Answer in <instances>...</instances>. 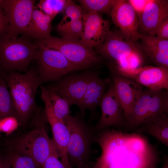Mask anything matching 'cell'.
<instances>
[{
	"label": "cell",
	"instance_id": "1",
	"mask_svg": "<svg viewBox=\"0 0 168 168\" xmlns=\"http://www.w3.org/2000/svg\"><path fill=\"white\" fill-rule=\"evenodd\" d=\"M95 52L106 61L108 68L133 69L144 65L147 57L139 44L127 39L119 30H111Z\"/></svg>",
	"mask_w": 168,
	"mask_h": 168
},
{
	"label": "cell",
	"instance_id": "2",
	"mask_svg": "<svg viewBox=\"0 0 168 168\" xmlns=\"http://www.w3.org/2000/svg\"><path fill=\"white\" fill-rule=\"evenodd\" d=\"M5 80L13 101L16 117L20 124H25L37 109L35 96L40 86L37 71L30 68L24 73L4 72Z\"/></svg>",
	"mask_w": 168,
	"mask_h": 168
},
{
	"label": "cell",
	"instance_id": "3",
	"mask_svg": "<svg viewBox=\"0 0 168 168\" xmlns=\"http://www.w3.org/2000/svg\"><path fill=\"white\" fill-rule=\"evenodd\" d=\"M65 123L69 134L67 155L70 164L75 168L88 164L92 144L97 137L95 131H98L86 123L80 112L71 115Z\"/></svg>",
	"mask_w": 168,
	"mask_h": 168
},
{
	"label": "cell",
	"instance_id": "4",
	"mask_svg": "<svg viewBox=\"0 0 168 168\" xmlns=\"http://www.w3.org/2000/svg\"><path fill=\"white\" fill-rule=\"evenodd\" d=\"M30 37L0 35V67L4 72H27L38 46Z\"/></svg>",
	"mask_w": 168,
	"mask_h": 168
},
{
	"label": "cell",
	"instance_id": "5",
	"mask_svg": "<svg viewBox=\"0 0 168 168\" xmlns=\"http://www.w3.org/2000/svg\"><path fill=\"white\" fill-rule=\"evenodd\" d=\"M34 42L60 52L81 70L96 69L102 66L105 61L93 49L85 45L80 41L68 40L51 35L48 38L35 40Z\"/></svg>",
	"mask_w": 168,
	"mask_h": 168
},
{
	"label": "cell",
	"instance_id": "6",
	"mask_svg": "<svg viewBox=\"0 0 168 168\" xmlns=\"http://www.w3.org/2000/svg\"><path fill=\"white\" fill-rule=\"evenodd\" d=\"M168 115V90L143 89L136 101L126 124L129 129L156 117Z\"/></svg>",
	"mask_w": 168,
	"mask_h": 168
},
{
	"label": "cell",
	"instance_id": "7",
	"mask_svg": "<svg viewBox=\"0 0 168 168\" xmlns=\"http://www.w3.org/2000/svg\"><path fill=\"white\" fill-rule=\"evenodd\" d=\"M11 150L29 156L43 168V164L55 146L40 120L39 127L7 143Z\"/></svg>",
	"mask_w": 168,
	"mask_h": 168
},
{
	"label": "cell",
	"instance_id": "8",
	"mask_svg": "<svg viewBox=\"0 0 168 168\" xmlns=\"http://www.w3.org/2000/svg\"><path fill=\"white\" fill-rule=\"evenodd\" d=\"M37 44L38 47L34 59L38 65L37 71L40 86L46 82H56L66 75L81 70L60 52Z\"/></svg>",
	"mask_w": 168,
	"mask_h": 168
},
{
	"label": "cell",
	"instance_id": "9",
	"mask_svg": "<svg viewBox=\"0 0 168 168\" xmlns=\"http://www.w3.org/2000/svg\"><path fill=\"white\" fill-rule=\"evenodd\" d=\"M78 71L66 75L46 87L65 99L71 106L74 105L78 107L89 83L101 73L92 69Z\"/></svg>",
	"mask_w": 168,
	"mask_h": 168
},
{
	"label": "cell",
	"instance_id": "10",
	"mask_svg": "<svg viewBox=\"0 0 168 168\" xmlns=\"http://www.w3.org/2000/svg\"><path fill=\"white\" fill-rule=\"evenodd\" d=\"M35 2L34 0H2L0 6L8 21L7 34L30 37L28 27Z\"/></svg>",
	"mask_w": 168,
	"mask_h": 168
},
{
	"label": "cell",
	"instance_id": "11",
	"mask_svg": "<svg viewBox=\"0 0 168 168\" xmlns=\"http://www.w3.org/2000/svg\"><path fill=\"white\" fill-rule=\"evenodd\" d=\"M41 98L44 105V113L46 119L52 130L53 142L56 147L61 161L66 168H72L68 161L67 147L69 138V132L66 124L58 119L54 112L46 87L41 86Z\"/></svg>",
	"mask_w": 168,
	"mask_h": 168
},
{
	"label": "cell",
	"instance_id": "12",
	"mask_svg": "<svg viewBox=\"0 0 168 168\" xmlns=\"http://www.w3.org/2000/svg\"><path fill=\"white\" fill-rule=\"evenodd\" d=\"M110 71L130 78L151 89L168 90V69L144 65L133 69L108 68Z\"/></svg>",
	"mask_w": 168,
	"mask_h": 168
},
{
	"label": "cell",
	"instance_id": "13",
	"mask_svg": "<svg viewBox=\"0 0 168 168\" xmlns=\"http://www.w3.org/2000/svg\"><path fill=\"white\" fill-rule=\"evenodd\" d=\"M101 115L95 126L98 132L113 127H126L124 110L115 91L113 82L111 80L107 90L99 104Z\"/></svg>",
	"mask_w": 168,
	"mask_h": 168
},
{
	"label": "cell",
	"instance_id": "14",
	"mask_svg": "<svg viewBox=\"0 0 168 168\" xmlns=\"http://www.w3.org/2000/svg\"><path fill=\"white\" fill-rule=\"evenodd\" d=\"M110 15L114 24L127 39L135 43L140 39L138 17L128 0H115Z\"/></svg>",
	"mask_w": 168,
	"mask_h": 168
},
{
	"label": "cell",
	"instance_id": "15",
	"mask_svg": "<svg viewBox=\"0 0 168 168\" xmlns=\"http://www.w3.org/2000/svg\"><path fill=\"white\" fill-rule=\"evenodd\" d=\"M83 28L80 41L93 49L101 44L110 32V23L101 14L85 13L82 18Z\"/></svg>",
	"mask_w": 168,
	"mask_h": 168
},
{
	"label": "cell",
	"instance_id": "16",
	"mask_svg": "<svg viewBox=\"0 0 168 168\" xmlns=\"http://www.w3.org/2000/svg\"><path fill=\"white\" fill-rule=\"evenodd\" d=\"M110 72L115 91L124 110L126 124L136 100L143 89V86L130 78L113 72Z\"/></svg>",
	"mask_w": 168,
	"mask_h": 168
},
{
	"label": "cell",
	"instance_id": "17",
	"mask_svg": "<svg viewBox=\"0 0 168 168\" xmlns=\"http://www.w3.org/2000/svg\"><path fill=\"white\" fill-rule=\"evenodd\" d=\"M168 18V1L152 0L138 18L140 34L154 35L156 29Z\"/></svg>",
	"mask_w": 168,
	"mask_h": 168
},
{
	"label": "cell",
	"instance_id": "18",
	"mask_svg": "<svg viewBox=\"0 0 168 168\" xmlns=\"http://www.w3.org/2000/svg\"><path fill=\"white\" fill-rule=\"evenodd\" d=\"M140 34L142 44L139 45L147 58L156 66L168 69V40Z\"/></svg>",
	"mask_w": 168,
	"mask_h": 168
},
{
	"label": "cell",
	"instance_id": "19",
	"mask_svg": "<svg viewBox=\"0 0 168 168\" xmlns=\"http://www.w3.org/2000/svg\"><path fill=\"white\" fill-rule=\"evenodd\" d=\"M98 75L89 83L78 108L83 117L88 110L91 115L96 112L100 101L106 91L111 80L103 78Z\"/></svg>",
	"mask_w": 168,
	"mask_h": 168
},
{
	"label": "cell",
	"instance_id": "20",
	"mask_svg": "<svg viewBox=\"0 0 168 168\" xmlns=\"http://www.w3.org/2000/svg\"><path fill=\"white\" fill-rule=\"evenodd\" d=\"M53 19L41 11L35 8L28 26L29 36L35 40L49 38L51 36Z\"/></svg>",
	"mask_w": 168,
	"mask_h": 168
},
{
	"label": "cell",
	"instance_id": "21",
	"mask_svg": "<svg viewBox=\"0 0 168 168\" xmlns=\"http://www.w3.org/2000/svg\"><path fill=\"white\" fill-rule=\"evenodd\" d=\"M136 131L148 134L168 147V115L163 114L152 119L139 126Z\"/></svg>",
	"mask_w": 168,
	"mask_h": 168
},
{
	"label": "cell",
	"instance_id": "22",
	"mask_svg": "<svg viewBox=\"0 0 168 168\" xmlns=\"http://www.w3.org/2000/svg\"><path fill=\"white\" fill-rule=\"evenodd\" d=\"M3 72L0 76V118L9 116L15 117L12 99L5 80Z\"/></svg>",
	"mask_w": 168,
	"mask_h": 168
},
{
	"label": "cell",
	"instance_id": "23",
	"mask_svg": "<svg viewBox=\"0 0 168 168\" xmlns=\"http://www.w3.org/2000/svg\"><path fill=\"white\" fill-rule=\"evenodd\" d=\"M47 90L54 114L58 119L65 123L71 115L70 107L71 106L65 99L56 93Z\"/></svg>",
	"mask_w": 168,
	"mask_h": 168
},
{
	"label": "cell",
	"instance_id": "24",
	"mask_svg": "<svg viewBox=\"0 0 168 168\" xmlns=\"http://www.w3.org/2000/svg\"><path fill=\"white\" fill-rule=\"evenodd\" d=\"M62 13L63 17L57 27L65 26L69 23L82 19L85 13L82 7L72 0H66Z\"/></svg>",
	"mask_w": 168,
	"mask_h": 168
},
{
	"label": "cell",
	"instance_id": "25",
	"mask_svg": "<svg viewBox=\"0 0 168 168\" xmlns=\"http://www.w3.org/2000/svg\"><path fill=\"white\" fill-rule=\"evenodd\" d=\"M4 157L9 168H42L32 158L12 151Z\"/></svg>",
	"mask_w": 168,
	"mask_h": 168
},
{
	"label": "cell",
	"instance_id": "26",
	"mask_svg": "<svg viewBox=\"0 0 168 168\" xmlns=\"http://www.w3.org/2000/svg\"><path fill=\"white\" fill-rule=\"evenodd\" d=\"M85 12L110 15L115 0H79L77 1Z\"/></svg>",
	"mask_w": 168,
	"mask_h": 168
},
{
	"label": "cell",
	"instance_id": "27",
	"mask_svg": "<svg viewBox=\"0 0 168 168\" xmlns=\"http://www.w3.org/2000/svg\"><path fill=\"white\" fill-rule=\"evenodd\" d=\"M83 28L82 19L72 21L63 27H57V30L63 39L80 41Z\"/></svg>",
	"mask_w": 168,
	"mask_h": 168
},
{
	"label": "cell",
	"instance_id": "28",
	"mask_svg": "<svg viewBox=\"0 0 168 168\" xmlns=\"http://www.w3.org/2000/svg\"><path fill=\"white\" fill-rule=\"evenodd\" d=\"M66 0H40L38 6L45 14L53 19L59 13L62 12Z\"/></svg>",
	"mask_w": 168,
	"mask_h": 168
},
{
	"label": "cell",
	"instance_id": "29",
	"mask_svg": "<svg viewBox=\"0 0 168 168\" xmlns=\"http://www.w3.org/2000/svg\"><path fill=\"white\" fill-rule=\"evenodd\" d=\"M20 123L17 118L9 116L1 119L0 130L6 134H9L16 130Z\"/></svg>",
	"mask_w": 168,
	"mask_h": 168
},
{
	"label": "cell",
	"instance_id": "30",
	"mask_svg": "<svg viewBox=\"0 0 168 168\" xmlns=\"http://www.w3.org/2000/svg\"><path fill=\"white\" fill-rule=\"evenodd\" d=\"M59 154L55 147L44 163L43 168H66L61 161L59 159Z\"/></svg>",
	"mask_w": 168,
	"mask_h": 168
},
{
	"label": "cell",
	"instance_id": "31",
	"mask_svg": "<svg viewBox=\"0 0 168 168\" xmlns=\"http://www.w3.org/2000/svg\"><path fill=\"white\" fill-rule=\"evenodd\" d=\"M152 0H128V1L136 12L138 18L142 13L147 4Z\"/></svg>",
	"mask_w": 168,
	"mask_h": 168
},
{
	"label": "cell",
	"instance_id": "32",
	"mask_svg": "<svg viewBox=\"0 0 168 168\" xmlns=\"http://www.w3.org/2000/svg\"><path fill=\"white\" fill-rule=\"evenodd\" d=\"M154 35L165 40H168V18L162 22L156 29Z\"/></svg>",
	"mask_w": 168,
	"mask_h": 168
},
{
	"label": "cell",
	"instance_id": "33",
	"mask_svg": "<svg viewBox=\"0 0 168 168\" xmlns=\"http://www.w3.org/2000/svg\"><path fill=\"white\" fill-rule=\"evenodd\" d=\"M8 29L7 20L2 10H0V35L7 34Z\"/></svg>",
	"mask_w": 168,
	"mask_h": 168
},
{
	"label": "cell",
	"instance_id": "34",
	"mask_svg": "<svg viewBox=\"0 0 168 168\" xmlns=\"http://www.w3.org/2000/svg\"><path fill=\"white\" fill-rule=\"evenodd\" d=\"M0 168H9L4 157L0 156Z\"/></svg>",
	"mask_w": 168,
	"mask_h": 168
},
{
	"label": "cell",
	"instance_id": "35",
	"mask_svg": "<svg viewBox=\"0 0 168 168\" xmlns=\"http://www.w3.org/2000/svg\"><path fill=\"white\" fill-rule=\"evenodd\" d=\"M163 164L161 168H168V159L166 156H164Z\"/></svg>",
	"mask_w": 168,
	"mask_h": 168
},
{
	"label": "cell",
	"instance_id": "36",
	"mask_svg": "<svg viewBox=\"0 0 168 168\" xmlns=\"http://www.w3.org/2000/svg\"><path fill=\"white\" fill-rule=\"evenodd\" d=\"M76 168H91L89 167V166H88V164L82 166H81L77 167Z\"/></svg>",
	"mask_w": 168,
	"mask_h": 168
},
{
	"label": "cell",
	"instance_id": "37",
	"mask_svg": "<svg viewBox=\"0 0 168 168\" xmlns=\"http://www.w3.org/2000/svg\"><path fill=\"white\" fill-rule=\"evenodd\" d=\"M2 10V8H1V6H0V10Z\"/></svg>",
	"mask_w": 168,
	"mask_h": 168
},
{
	"label": "cell",
	"instance_id": "38",
	"mask_svg": "<svg viewBox=\"0 0 168 168\" xmlns=\"http://www.w3.org/2000/svg\"><path fill=\"white\" fill-rule=\"evenodd\" d=\"M0 120H1V119L0 118V132L1 131V130H0Z\"/></svg>",
	"mask_w": 168,
	"mask_h": 168
},
{
	"label": "cell",
	"instance_id": "39",
	"mask_svg": "<svg viewBox=\"0 0 168 168\" xmlns=\"http://www.w3.org/2000/svg\"><path fill=\"white\" fill-rule=\"evenodd\" d=\"M0 68H1H1H0Z\"/></svg>",
	"mask_w": 168,
	"mask_h": 168
}]
</instances>
